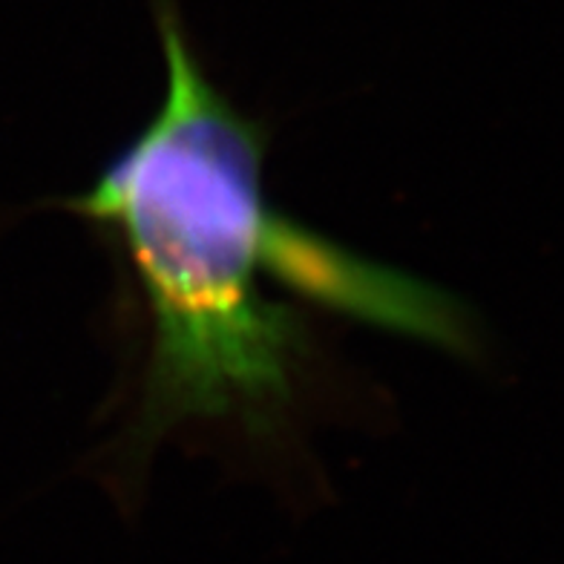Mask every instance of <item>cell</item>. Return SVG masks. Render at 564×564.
Masks as SVG:
<instances>
[{
    "mask_svg": "<svg viewBox=\"0 0 564 564\" xmlns=\"http://www.w3.org/2000/svg\"><path fill=\"white\" fill-rule=\"evenodd\" d=\"M164 55L156 116L69 208L121 239L150 312L148 369L124 449L141 464L187 423L271 432L308 360L303 319L276 280L366 326L473 349L446 291L328 242L268 202L265 135L208 78L176 0H153Z\"/></svg>",
    "mask_w": 564,
    "mask_h": 564,
    "instance_id": "6da1fadb",
    "label": "cell"
}]
</instances>
